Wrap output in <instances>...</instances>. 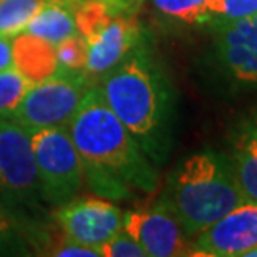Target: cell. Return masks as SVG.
Returning <instances> with one entry per match:
<instances>
[{
    "label": "cell",
    "instance_id": "11",
    "mask_svg": "<svg viewBox=\"0 0 257 257\" xmlns=\"http://www.w3.org/2000/svg\"><path fill=\"white\" fill-rule=\"evenodd\" d=\"M195 255L239 257L257 245V204H242L192 239Z\"/></svg>",
    "mask_w": 257,
    "mask_h": 257
},
{
    "label": "cell",
    "instance_id": "9",
    "mask_svg": "<svg viewBox=\"0 0 257 257\" xmlns=\"http://www.w3.org/2000/svg\"><path fill=\"white\" fill-rule=\"evenodd\" d=\"M0 192L22 202L40 195L32 136L10 117L0 119Z\"/></svg>",
    "mask_w": 257,
    "mask_h": 257
},
{
    "label": "cell",
    "instance_id": "2",
    "mask_svg": "<svg viewBox=\"0 0 257 257\" xmlns=\"http://www.w3.org/2000/svg\"><path fill=\"white\" fill-rule=\"evenodd\" d=\"M99 89L152 162H162L169 151L171 89L144 42L100 79Z\"/></svg>",
    "mask_w": 257,
    "mask_h": 257
},
{
    "label": "cell",
    "instance_id": "1",
    "mask_svg": "<svg viewBox=\"0 0 257 257\" xmlns=\"http://www.w3.org/2000/svg\"><path fill=\"white\" fill-rule=\"evenodd\" d=\"M84 164L85 182L109 199L154 194L159 176L152 161L104 100L99 85L87 92L67 124Z\"/></svg>",
    "mask_w": 257,
    "mask_h": 257
},
{
    "label": "cell",
    "instance_id": "5",
    "mask_svg": "<svg viewBox=\"0 0 257 257\" xmlns=\"http://www.w3.org/2000/svg\"><path fill=\"white\" fill-rule=\"evenodd\" d=\"M94 85V80L84 72L57 70V74L30 87L10 119L29 132L64 127Z\"/></svg>",
    "mask_w": 257,
    "mask_h": 257
},
{
    "label": "cell",
    "instance_id": "8",
    "mask_svg": "<svg viewBox=\"0 0 257 257\" xmlns=\"http://www.w3.org/2000/svg\"><path fill=\"white\" fill-rule=\"evenodd\" d=\"M124 230L137 240L147 257L195 255L192 239L162 199L124 214Z\"/></svg>",
    "mask_w": 257,
    "mask_h": 257
},
{
    "label": "cell",
    "instance_id": "20",
    "mask_svg": "<svg viewBox=\"0 0 257 257\" xmlns=\"http://www.w3.org/2000/svg\"><path fill=\"white\" fill-rule=\"evenodd\" d=\"M47 254L55 257H100V252L95 247L75 242V240L67 239L65 235L59 244L50 247V252Z\"/></svg>",
    "mask_w": 257,
    "mask_h": 257
},
{
    "label": "cell",
    "instance_id": "22",
    "mask_svg": "<svg viewBox=\"0 0 257 257\" xmlns=\"http://www.w3.org/2000/svg\"><path fill=\"white\" fill-rule=\"evenodd\" d=\"M14 69V39L0 35V72Z\"/></svg>",
    "mask_w": 257,
    "mask_h": 257
},
{
    "label": "cell",
    "instance_id": "7",
    "mask_svg": "<svg viewBox=\"0 0 257 257\" xmlns=\"http://www.w3.org/2000/svg\"><path fill=\"white\" fill-rule=\"evenodd\" d=\"M210 32L215 69L229 89L257 92V34L252 17L215 24Z\"/></svg>",
    "mask_w": 257,
    "mask_h": 257
},
{
    "label": "cell",
    "instance_id": "15",
    "mask_svg": "<svg viewBox=\"0 0 257 257\" xmlns=\"http://www.w3.org/2000/svg\"><path fill=\"white\" fill-rule=\"evenodd\" d=\"M45 0H0V35L15 37L22 34Z\"/></svg>",
    "mask_w": 257,
    "mask_h": 257
},
{
    "label": "cell",
    "instance_id": "12",
    "mask_svg": "<svg viewBox=\"0 0 257 257\" xmlns=\"http://www.w3.org/2000/svg\"><path fill=\"white\" fill-rule=\"evenodd\" d=\"M14 67L32 84L42 82L57 74V49L49 40L22 32L14 37Z\"/></svg>",
    "mask_w": 257,
    "mask_h": 257
},
{
    "label": "cell",
    "instance_id": "10",
    "mask_svg": "<svg viewBox=\"0 0 257 257\" xmlns=\"http://www.w3.org/2000/svg\"><path fill=\"white\" fill-rule=\"evenodd\" d=\"M55 220L67 239L99 250L112 235L124 229V212L105 199H72L60 205Z\"/></svg>",
    "mask_w": 257,
    "mask_h": 257
},
{
    "label": "cell",
    "instance_id": "16",
    "mask_svg": "<svg viewBox=\"0 0 257 257\" xmlns=\"http://www.w3.org/2000/svg\"><path fill=\"white\" fill-rule=\"evenodd\" d=\"M32 85L15 67L0 72V119H9L14 114Z\"/></svg>",
    "mask_w": 257,
    "mask_h": 257
},
{
    "label": "cell",
    "instance_id": "17",
    "mask_svg": "<svg viewBox=\"0 0 257 257\" xmlns=\"http://www.w3.org/2000/svg\"><path fill=\"white\" fill-rule=\"evenodd\" d=\"M57 49L59 70L67 72H84L87 65V47L84 39L79 34L62 40L55 45Z\"/></svg>",
    "mask_w": 257,
    "mask_h": 257
},
{
    "label": "cell",
    "instance_id": "13",
    "mask_svg": "<svg viewBox=\"0 0 257 257\" xmlns=\"http://www.w3.org/2000/svg\"><path fill=\"white\" fill-rule=\"evenodd\" d=\"M164 20L182 27H212L220 12V0H151Z\"/></svg>",
    "mask_w": 257,
    "mask_h": 257
},
{
    "label": "cell",
    "instance_id": "18",
    "mask_svg": "<svg viewBox=\"0 0 257 257\" xmlns=\"http://www.w3.org/2000/svg\"><path fill=\"white\" fill-rule=\"evenodd\" d=\"M100 257H147L144 249L124 229L99 247Z\"/></svg>",
    "mask_w": 257,
    "mask_h": 257
},
{
    "label": "cell",
    "instance_id": "3",
    "mask_svg": "<svg viewBox=\"0 0 257 257\" xmlns=\"http://www.w3.org/2000/svg\"><path fill=\"white\" fill-rule=\"evenodd\" d=\"M161 199L191 239L230 210L247 204L227 156L210 149L184 157L172 169Z\"/></svg>",
    "mask_w": 257,
    "mask_h": 257
},
{
    "label": "cell",
    "instance_id": "4",
    "mask_svg": "<svg viewBox=\"0 0 257 257\" xmlns=\"http://www.w3.org/2000/svg\"><path fill=\"white\" fill-rule=\"evenodd\" d=\"M74 12L87 47L85 74L92 80L102 79L144 42L139 10L122 0H77Z\"/></svg>",
    "mask_w": 257,
    "mask_h": 257
},
{
    "label": "cell",
    "instance_id": "23",
    "mask_svg": "<svg viewBox=\"0 0 257 257\" xmlns=\"http://www.w3.org/2000/svg\"><path fill=\"white\" fill-rule=\"evenodd\" d=\"M242 127L245 128V131H247V134L250 137L254 139V141L257 142V112L255 114L250 117L249 120H245L244 124H242Z\"/></svg>",
    "mask_w": 257,
    "mask_h": 257
},
{
    "label": "cell",
    "instance_id": "26",
    "mask_svg": "<svg viewBox=\"0 0 257 257\" xmlns=\"http://www.w3.org/2000/svg\"><path fill=\"white\" fill-rule=\"evenodd\" d=\"M252 24H254V29H255V34H257V15L252 17Z\"/></svg>",
    "mask_w": 257,
    "mask_h": 257
},
{
    "label": "cell",
    "instance_id": "21",
    "mask_svg": "<svg viewBox=\"0 0 257 257\" xmlns=\"http://www.w3.org/2000/svg\"><path fill=\"white\" fill-rule=\"evenodd\" d=\"M19 244L17 222L7 210L0 207V254L5 250H12Z\"/></svg>",
    "mask_w": 257,
    "mask_h": 257
},
{
    "label": "cell",
    "instance_id": "19",
    "mask_svg": "<svg viewBox=\"0 0 257 257\" xmlns=\"http://www.w3.org/2000/svg\"><path fill=\"white\" fill-rule=\"evenodd\" d=\"M254 15H257V0H220V12L215 24L232 22Z\"/></svg>",
    "mask_w": 257,
    "mask_h": 257
},
{
    "label": "cell",
    "instance_id": "25",
    "mask_svg": "<svg viewBox=\"0 0 257 257\" xmlns=\"http://www.w3.org/2000/svg\"><path fill=\"white\" fill-rule=\"evenodd\" d=\"M244 257H257V245H255V247H252V249H250L249 252L245 254Z\"/></svg>",
    "mask_w": 257,
    "mask_h": 257
},
{
    "label": "cell",
    "instance_id": "14",
    "mask_svg": "<svg viewBox=\"0 0 257 257\" xmlns=\"http://www.w3.org/2000/svg\"><path fill=\"white\" fill-rule=\"evenodd\" d=\"M225 156L245 200L257 204V142L244 127L239 128L232 149Z\"/></svg>",
    "mask_w": 257,
    "mask_h": 257
},
{
    "label": "cell",
    "instance_id": "24",
    "mask_svg": "<svg viewBox=\"0 0 257 257\" xmlns=\"http://www.w3.org/2000/svg\"><path fill=\"white\" fill-rule=\"evenodd\" d=\"M122 2H124V4H127L128 7H131V9H134V10H139V9L142 7V4L146 2V0H122Z\"/></svg>",
    "mask_w": 257,
    "mask_h": 257
},
{
    "label": "cell",
    "instance_id": "6",
    "mask_svg": "<svg viewBox=\"0 0 257 257\" xmlns=\"http://www.w3.org/2000/svg\"><path fill=\"white\" fill-rule=\"evenodd\" d=\"M37 164L40 195L60 207L75 199L85 182L84 164L67 125L30 132Z\"/></svg>",
    "mask_w": 257,
    "mask_h": 257
}]
</instances>
